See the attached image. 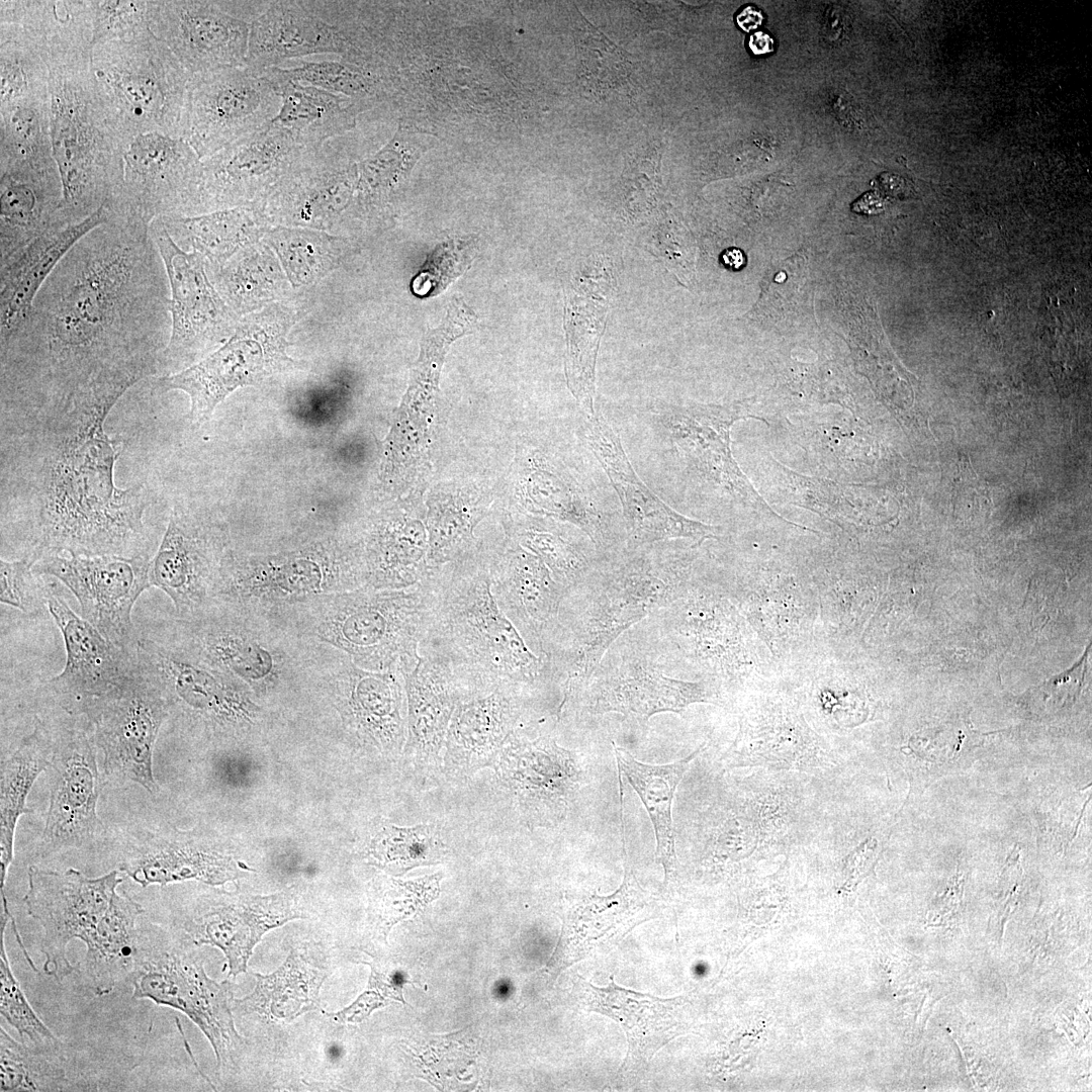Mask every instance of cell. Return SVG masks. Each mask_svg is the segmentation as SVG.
Listing matches in <instances>:
<instances>
[{"label":"cell","instance_id":"cell-43","mask_svg":"<svg viewBox=\"0 0 1092 1092\" xmlns=\"http://www.w3.org/2000/svg\"><path fill=\"white\" fill-rule=\"evenodd\" d=\"M59 171L53 152L50 93L0 108V176Z\"/></svg>","mask_w":1092,"mask_h":1092},{"label":"cell","instance_id":"cell-62","mask_svg":"<svg viewBox=\"0 0 1092 1092\" xmlns=\"http://www.w3.org/2000/svg\"><path fill=\"white\" fill-rule=\"evenodd\" d=\"M736 19L740 28L744 31H750L761 25L763 16L755 7L747 6L737 15Z\"/></svg>","mask_w":1092,"mask_h":1092},{"label":"cell","instance_id":"cell-32","mask_svg":"<svg viewBox=\"0 0 1092 1092\" xmlns=\"http://www.w3.org/2000/svg\"><path fill=\"white\" fill-rule=\"evenodd\" d=\"M530 690L503 685L487 693H459L447 734V760L470 771L500 753L521 714L523 695Z\"/></svg>","mask_w":1092,"mask_h":1092},{"label":"cell","instance_id":"cell-2","mask_svg":"<svg viewBox=\"0 0 1092 1092\" xmlns=\"http://www.w3.org/2000/svg\"><path fill=\"white\" fill-rule=\"evenodd\" d=\"M144 378L132 369L101 376L63 411L20 419L13 438L2 441V496L16 505L24 555L151 554L150 492L115 484L124 443L104 431L111 408Z\"/></svg>","mask_w":1092,"mask_h":1092},{"label":"cell","instance_id":"cell-60","mask_svg":"<svg viewBox=\"0 0 1092 1092\" xmlns=\"http://www.w3.org/2000/svg\"><path fill=\"white\" fill-rule=\"evenodd\" d=\"M468 262L467 248L461 242L442 245L415 277L414 293L419 296L437 294L467 267Z\"/></svg>","mask_w":1092,"mask_h":1092},{"label":"cell","instance_id":"cell-52","mask_svg":"<svg viewBox=\"0 0 1092 1092\" xmlns=\"http://www.w3.org/2000/svg\"><path fill=\"white\" fill-rule=\"evenodd\" d=\"M418 136L399 127L377 153L358 163L357 189L366 202L380 203L413 168L422 155Z\"/></svg>","mask_w":1092,"mask_h":1092},{"label":"cell","instance_id":"cell-46","mask_svg":"<svg viewBox=\"0 0 1092 1092\" xmlns=\"http://www.w3.org/2000/svg\"><path fill=\"white\" fill-rule=\"evenodd\" d=\"M525 468L523 491L533 513L568 522L598 547L605 546L602 515L574 478L536 455L528 458Z\"/></svg>","mask_w":1092,"mask_h":1092},{"label":"cell","instance_id":"cell-11","mask_svg":"<svg viewBox=\"0 0 1092 1092\" xmlns=\"http://www.w3.org/2000/svg\"><path fill=\"white\" fill-rule=\"evenodd\" d=\"M169 714L161 690L139 661L133 674L120 688L90 707L84 716L92 725L107 779L119 784L135 783L153 795L159 792L153 751Z\"/></svg>","mask_w":1092,"mask_h":1092},{"label":"cell","instance_id":"cell-31","mask_svg":"<svg viewBox=\"0 0 1092 1092\" xmlns=\"http://www.w3.org/2000/svg\"><path fill=\"white\" fill-rule=\"evenodd\" d=\"M109 218L110 210L103 206L78 223L46 232L0 261V341L23 323L37 292L71 248Z\"/></svg>","mask_w":1092,"mask_h":1092},{"label":"cell","instance_id":"cell-18","mask_svg":"<svg viewBox=\"0 0 1092 1092\" xmlns=\"http://www.w3.org/2000/svg\"><path fill=\"white\" fill-rule=\"evenodd\" d=\"M49 584L47 609L65 643L63 670L48 681L59 705L72 715H85L90 707L120 688L135 671L136 651L121 648L78 616Z\"/></svg>","mask_w":1092,"mask_h":1092},{"label":"cell","instance_id":"cell-14","mask_svg":"<svg viewBox=\"0 0 1092 1092\" xmlns=\"http://www.w3.org/2000/svg\"><path fill=\"white\" fill-rule=\"evenodd\" d=\"M152 556L46 555L35 561L33 570L64 583L79 602L82 618L117 646L134 651L140 638L131 611L152 587Z\"/></svg>","mask_w":1092,"mask_h":1092},{"label":"cell","instance_id":"cell-27","mask_svg":"<svg viewBox=\"0 0 1092 1092\" xmlns=\"http://www.w3.org/2000/svg\"><path fill=\"white\" fill-rule=\"evenodd\" d=\"M301 917L292 895L284 892L203 904L182 928L194 944L220 949L228 961L229 975L236 977L246 972L254 947L268 930Z\"/></svg>","mask_w":1092,"mask_h":1092},{"label":"cell","instance_id":"cell-6","mask_svg":"<svg viewBox=\"0 0 1092 1092\" xmlns=\"http://www.w3.org/2000/svg\"><path fill=\"white\" fill-rule=\"evenodd\" d=\"M91 67L130 141L149 132L182 139L191 76L150 29L96 44Z\"/></svg>","mask_w":1092,"mask_h":1092},{"label":"cell","instance_id":"cell-45","mask_svg":"<svg viewBox=\"0 0 1092 1092\" xmlns=\"http://www.w3.org/2000/svg\"><path fill=\"white\" fill-rule=\"evenodd\" d=\"M726 757L728 766L763 765L810 770L831 765L826 751L799 721L779 726H753L743 720Z\"/></svg>","mask_w":1092,"mask_h":1092},{"label":"cell","instance_id":"cell-64","mask_svg":"<svg viewBox=\"0 0 1092 1092\" xmlns=\"http://www.w3.org/2000/svg\"><path fill=\"white\" fill-rule=\"evenodd\" d=\"M724 264L731 269H739L744 264V257L740 250L729 249L726 250L722 256Z\"/></svg>","mask_w":1092,"mask_h":1092},{"label":"cell","instance_id":"cell-20","mask_svg":"<svg viewBox=\"0 0 1092 1092\" xmlns=\"http://www.w3.org/2000/svg\"><path fill=\"white\" fill-rule=\"evenodd\" d=\"M586 440L620 498L632 550L670 539H688L697 547L719 537V527L677 513L641 480L619 435L602 415L588 417Z\"/></svg>","mask_w":1092,"mask_h":1092},{"label":"cell","instance_id":"cell-56","mask_svg":"<svg viewBox=\"0 0 1092 1092\" xmlns=\"http://www.w3.org/2000/svg\"><path fill=\"white\" fill-rule=\"evenodd\" d=\"M261 256L211 266L215 278L212 282L223 299L237 306L246 305L247 299L263 298L272 291L279 273L273 259Z\"/></svg>","mask_w":1092,"mask_h":1092},{"label":"cell","instance_id":"cell-40","mask_svg":"<svg viewBox=\"0 0 1092 1092\" xmlns=\"http://www.w3.org/2000/svg\"><path fill=\"white\" fill-rule=\"evenodd\" d=\"M54 730L36 719L33 730L1 762L0 771V895L13 860L14 836L20 816L29 813L26 799L37 777L52 762Z\"/></svg>","mask_w":1092,"mask_h":1092},{"label":"cell","instance_id":"cell-37","mask_svg":"<svg viewBox=\"0 0 1092 1092\" xmlns=\"http://www.w3.org/2000/svg\"><path fill=\"white\" fill-rule=\"evenodd\" d=\"M0 261L53 229L61 218L63 185L60 172L0 176Z\"/></svg>","mask_w":1092,"mask_h":1092},{"label":"cell","instance_id":"cell-29","mask_svg":"<svg viewBox=\"0 0 1092 1092\" xmlns=\"http://www.w3.org/2000/svg\"><path fill=\"white\" fill-rule=\"evenodd\" d=\"M166 827L141 831L121 851L118 871L143 887L197 880L221 885L239 876L233 858Z\"/></svg>","mask_w":1092,"mask_h":1092},{"label":"cell","instance_id":"cell-12","mask_svg":"<svg viewBox=\"0 0 1092 1092\" xmlns=\"http://www.w3.org/2000/svg\"><path fill=\"white\" fill-rule=\"evenodd\" d=\"M311 151L271 122L201 160L187 216L262 202Z\"/></svg>","mask_w":1092,"mask_h":1092},{"label":"cell","instance_id":"cell-34","mask_svg":"<svg viewBox=\"0 0 1092 1092\" xmlns=\"http://www.w3.org/2000/svg\"><path fill=\"white\" fill-rule=\"evenodd\" d=\"M607 264L589 267L576 281L567 302V382L587 417L596 414V362L613 288Z\"/></svg>","mask_w":1092,"mask_h":1092},{"label":"cell","instance_id":"cell-28","mask_svg":"<svg viewBox=\"0 0 1092 1092\" xmlns=\"http://www.w3.org/2000/svg\"><path fill=\"white\" fill-rule=\"evenodd\" d=\"M484 558L491 592L527 645L540 652L541 636L557 616L567 590L537 556L505 543Z\"/></svg>","mask_w":1092,"mask_h":1092},{"label":"cell","instance_id":"cell-1","mask_svg":"<svg viewBox=\"0 0 1092 1092\" xmlns=\"http://www.w3.org/2000/svg\"><path fill=\"white\" fill-rule=\"evenodd\" d=\"M150 224L112 215L82 237L1 344V411L58 413L95 379L126 368L161 375L170 289Z\"/></svg>","mask_w":1092,"mask_h":1092},{"label":"cell","instance_id":"cell-26","mask_svg":"<svg viewBox=\"0 0 1092 1092\" xmlns=\"http://www.w3.org/2000/svg\"><path fill=\"white\" fill-rule=\"evenodd\" d=\"M171 644L252 686L273 682L283 671L280 652L249 631L229 608L175 621Z\"/></svg>","mask_w":1092,"mask_h":1092},{"label":"cell","instance_id":"cell-3","mask_svg":"<svg viewBox=\"0 0 1092 1092\" xmlns=\"http://www.w3.org/2000/svg\"><path fill=\"white\" fill-rule=\"evenodd\" d=\"M471 555L437 567L422 580L426 613L420 654L446 660L468 693L550 684L544 657L532 651L499 609L484 558Z\"/></svg>","mask_w":1092,"mask_h":1092},{"label":"cell","instance_id":"cell-53","mask_svg":"<svg viewBox=\"0 0 1092 1092\" xmlns=\"http://www.w3.org/2000/svg\"><path fill=\"white\" fill-rule=\"evenodd\" d=\"M294 286L320 277L331 265V238L322 232L279 225L266 233Z\"/></svg>","mask_w":1092,"mask_h":1092},{"label":"cell","instance_id":"cell-55","mask_svg":"<svg viewBox=\"0 0 1092 1092\" xmlns=\"http://www.w3.org/2000/svg\"><path fill=\"white\" fill-rule=\"evenodd\" d=\"M13 918L12 914H1L0 924V1012L2 1017L14 1027L24 1039L36 1045H52L61 1042L52 1030L38 1017L24 995L15 978L6 951L5 930Z\"/></svg>","mask_w":1092,"mask_h":1092},{"label":"cell","instance_id":"cell-21","mask_svg":"<svg viewBox=\"0 0 1092 1092\" xmlns=\"http://www.w3.org/2000/svg\"><path fill=\"white\" fill-rule=\"evenodd\" d=\"M753 418L740 405L668 406L656 420L671 445L704 477L736 499L768 509L734 460L730 449L733 424Z\"/></svg>","mask_w":1092,"mask_h":1092},{"label":"cell","instance_id":"cell-42","mask_svg":"<svg viewBox=\"0 0 1092 1092\" xmlns=\"http://www.w3.org/2000/svg\"><path fill=\"white\" fill-rule=\"evenodd\" d=\"M273 74L280 85L281 105L272 122L287 130L307 149H318L355 125L361 109L356 102L311 85L280 79Z\"/></svg>","mask_w":1092,"mask_h":1092},{"label":"cell","instance_id":"cell-38","mask_svg":"<svg viewBox=\"0 0 1092 1092\" xmlns=\"http://www.w3.org/2000/svg\"><path fill=\"white\" fill-rule=\"evenodd\" d=\"M407 702L408 747L419 756L438 753L459 698L458 681L446 660L421 654L416 668L403 675Z\"/></svg>","mask_w":1092,"mask_h":1092},{"label":"cell","instance_id":"cell-23","mask_svg":"<svg viewBox=\"0 0 1092 1092\" xmlns=\"http://www.w3.org/2000/svg\"><path fill=\"white\" fill-rule=\"evenodd\" d=\"M587 688L588 710L596 714L616 712L647 720L663 713H680L696 703H715L717 693L705 681H688L665 675L650 659L626 656L608 668L602 665Z\"/></svg>","mask_w":1092,"mask_h":1092},{"label":"cell","instance_id":"cell-22","mask_svg":"<svg viewBox=\"0 0 1092 1092\" xmlns=\"http://www.w3.org/2000/svg\"><path fill=\"white\" fill-rule=\"evenodd\" d=\"M624 878L611 895H590L573 903L565 912L555 951L548 964L551 975L584 959L598 948L620 941L638 924L653 918L656 898L638 883L628 861L622 828Z\"/></svg>","mask_w":1092,"mask_h":1092},{"label":"cell","instance_id":"cell-19","mask_svg":"<svg viewBox=\"0 0 1092 1092\" xmlns=\"http://www.w3.org/2000/svg\"><path fill=\"white\" fill-rule=\"evenodd\" d=\"M92 735L77 727L54 731V769L40 845L44 850L80 847L104 830L97 815L103 788Z\"/></svg>","mask_w":1092,"mask_h":1092},{"label":"cell","instance_id":"cell-15","mask_svg":"<svg viewBox=\"0 0 1092 1092\" xmlns=\"http://www.w3.org/2000/svg\"><path fill=\"white\" fill-rule=\"evenodd\" d=\"M229 557L221 529L175 507L150 560V581L171 599L179 619H192L219 606Z\"/></svg>","mask_w":1092,"mask_h":1092},{"label":"cell","instance_id":"cell-35","mask_svg":"<svg viewBox=\"0 0 1092 1092\" xmlns=\"http://www.w3.org/2000/svg\"><path fill=\"white\" fill-rule=\"evenodd\" d=\"M582 999L589 1011L604 1014L624 1029L629 1043L625 1065L647 1063L682 1029V1002L662 999L618 986L595 987L581 980Z\"/></svg>","mask_w":1092,"mask_h":1092},{"label":"cell","instance_id":"cell-47","mask_svg":"<svg viewBox=\"0 0 1092 1092\" xmlns=\"http://www.w3.org/2000/svg\"><path fill=\"white\" fill-rule=\"evenodd\" d=\"M255 976L254 992L244 999L234 1000L235 1006L276 1019H293L312 1009L327 977L304 952L294 950L276 972Z\"/></svg>","mask_w":1092,"mask_h":1092},{"label":"cell","instance_id":"cell-48","mask_svg":"<svg viewBox=\"0 0 1092 1092\" xmlns=\"http://www.w3.org/2000/svg\"><path fill=\"white\" fill-rule=\"evenodd\" d=\"M61 1042L36 1045L16 1041L0 1027V1091L76 1090L63 1058Z\"/></svg>","mask_w":1092,"mask_h":1092},{"label":"cell","instance_id":"cell-17","mask_svg":"<svg viewBox=\"0 0 1092 1092\" xmlns=\"http://www.w3.org/2000/svg\"><path fill=\"white\" fill-rule=\"evenodd\" d=\"M234 2L150 0L149 27L190 75L247 65L250 22Z\"/></svg>","mask_w":1092,"mask_h":1092},{"label":"cell","instance_id":"cell-54","mask_svg":"<svg viewBox=\"0 0 1092 1092\" xmlns=\"http://www.w3.org/2000/svg\"><path fill=\"white\" fill-rule=\"evenodd\" d=\"M511 533L544 562L554 579L566 590L584 579L588 570L585 556L558 531L529 523L516 525Z\"/></svg>","mask_w":1092,"mask_h":1092},{"label":"cell","instance_id":"cell-8","mask_svg":"<svg viewBox=\"0 0 1092 1092\" xmlns=\"http://www.w3.org/2000/svg\"><path fill=\"white\" fill-rule=\"evenodd\" d=\"M290 320L272 306L242 320L232 337L213 353L179 372L159 376L156 388L181 390L190 397V419L206 422L234 390L295 365L286 354Z\"/></svg>","mask_w":1092,"mask_h":1092},{"label":"cell","instance_id":"cell-44","mask_svg":"<svg viewBox=\"0 0 1092 1092\" xmlns=\"http://www.w3.org/2000/svg\"><path fill=\"white\" fill-rule=\"evenodd\" d=\"M703 745L672 763L652 765L637 760L629 751L614 745L619 770L641 799L652 823L656 838V859L668 878L674 870L675 839L671 808L675 790L691 761Z\"/></svg>","mask_w":1092,"mask_h":1092},{"label":"cell","instance_id":"cell-61","mask_svg":"<svg viewBox=\"0 0 1092 1092\" xmlns=\"http://www.w3.org/2000/svg\"><path fill=\"white\" fill-rule=\"evenodd\" d=\"M885 201L877 192H867L852 203V210L859 213L875 214L884 209Z\"/></svg>","mask_w":1092,"mask_h":1092},{"label":"cell","instance_id":"cell-13","mask_svg":"<svg viewBox=\"0 0 1092 1092\" xmlns=\"http://www.w3.org/2000/svg\"><path fill=\"white\" fill-rule=\"evenodd\" d=\"M28 889L23 898L27 914L42 930L40 951L43 972L61 983L74 966L67 958L68 943L82 941L106 913L112 895L123 881L119 871L88 878L75 869L64 872L30 866Z\"/></svg>","mask_w":1092,"mask_h":1092},{"label":"cell","instance_id":"cell-10","mask_svg":"<svg viewBox=\"0 0 1092 1092\" xmlns=\"http://www.w3.org/2000/svg\"><path fill=\"white\" fill-rule=\"evenodd\" d=\"M150 235L164 263L170 289L171 329L161 375L179 372L221 343L237 328L234 314L208 277L204 257L179 247L160 217Z\"/></svg>","mask_w":1092,"mask_h":1092},{"label":"cell","instance_id":"cell-5","mask_svg":"<svg viewBox=\"0 0 1092 1092\" xmlns=\"http://www.w3.org/2000/svg\"><path fill=\"white\" fill-rule=\"evenodd\" d=\"M303 604L312 608V635L343 651L361 668L405 675L421 660L426 613L423 581L399 589L363 586Z\"/></svg>","mask_w":1092,"mask_h":1092},{"label":"cell","instance_id":"cell-33","mask_svg":"<svg viewBox=\"0 0 1092 1092\" xmlns=\"http://www.w3.org/2000/svg\"><path fill=\"white\" fill-rule=\"evenodd\" d=\"M333 673L345 718L356 734L374 743L399 745L405 732L403 675L361 668L346 655Z\"/></svg>","mask_w":1092,"mask_h":1092},{"label":"cell","instance_id":"cell-7","mask_svg":"<svg viewBox=\"0 0 1092 1092\" xmlns=\"http://www.w3.org/2000/svg\"><path fill=\"white\" fill-rule=\"evenodd\" d=\"M132 997L181 1011L203 1032L223 1071L235 1063L243 1040L235 1027L233 993L226 981L209 978L201 962L159 934L140 927Z\"/></svg>","mask_w":1092,"mask_h":1092},{"label":"cell","instance_id":"cell-4","mask_svg":"<svg viewBox=\"0 0 1092 1092\" xmlns=\"http://www.w3.org/2000/svg\"><path fill=\"white\" fill-rule=\"evenodd\" d=\"M49 69L51 138L63 185L61 218L71 225L118 195L131 141L95 77L91 59Z\"/></svg>","mask_w":1092,"mask_h":1092},{"label":"cell","instance_id":"cell-63","mask_svg":"<svg viewBox=\"0 0 1092 1092\" xmlns=\"http://www.w3.org/2000/svg\"><path fill=\"white\" fill-rule=\"evenodd\" d=\"M749 48L754 55H764L774 51V40L767 33L757 31L750 36Z\"/></svg>","mask_w":1092,"mask_h":1092},{"label":"cell","instance_id":"cell-24","mask_svg":"<svg viewBox=\"0 0 1092 1092\" xmlns=\"http://www.w3.org/2000/svg\"><path fill=\"white\" fill-rule=\"evenodd\" d=\"M357 182L358 163L326 144L309 152L261 205L269 219L329 226L346 208Z\"/></svg>","mask_w":1092,"mask_h":1092},{"label":"cell","instance_id":"cell-36","mask_svg":"<svg viewBox=\"0 0 1092 1092\" xmlns=\"http://www.w3.org/2000/svg\"><path fill=\"white\" fill-rule=\"evenodd\" d=\"M0 22L20 27L48 66L91 59L90 0H1Z\"/></svg>","mask_w":1092,"mask_h":1092},{"label":"cell","instance_id":"cell-39","mask_svg":"<svg viewBox=\"0 0 1092 1092\" xmlns=\"http://www.w3.org/2000/svg\"><path fill=\"white\" fill-rule=\"evenodd\" d=\"M144 913L140 903L115 892L106 913L84 939V972L96 996L110 994L132 975L139 956L138 922Z\"/></svg>","mask_w":1092,"mask_h":1092},{"label":"cell","instance_id":"cell-25","mask_svg":"<svg viewBox=\"0 0 1092 1092\" xmlns=\"http://www.w3.org/2000/svg\"><path fill=\"white\" fill-rule=\"evenodd\" d=\"M335 54L359 62L361 56L343 31L317 9L314 1H272L250 22L247 65L280 67L286 61Z\"/></svg>","mask_w":1092,"mask_h":1092},{"label":"cell","instance_id":"cell-30","mask_svg":"<svg viewBox=\"0 0 1092 1092\" xmlns=\"http://www.w3.org/2000/svg\"><path fill=\"white\" fill-rule=\"evenodd\" d=\"M503 777L530 816L560 814L574 792L577 770L571 753L548 736L528 740L515 730L499 754Z\"/></svg>","mask_w":1092,"mask_h":1092},{"label":"cell","instance_id":"cell-49","mask_svg":"<svg viewBox=\"0 0 1092 1092\" xmlns=\"http://www.w3.org/2000/svg\"><path fill=\"white\" fill-rule=\"evenodd\" d=\"M50 69L18 26L0 22V108L49 94Z\"/></svg>","mask_w":1092,"mask_h":1092},{"label":"cell","instance_id":"cell-57","mask_svg":"<svg viewBox=\"0 0 1092 1092\" xmlns=\"http://www.w3.org/2000/svg\"><path fill=\"white\" fill-rule=\"evenodd\" d=\"M92 9V49L99 43L127 39L147 30L148 1L90 0Z\"/></svg>","mask_w":1092,"mask_h":1092},{"label":"cell","instance_id":"cell-9","mask_svg":"<svg viewBox=\"0 0 1092 1092\" xmlns=\"http://www.w3.org/2000/svg\"><path fill=\"white\" fill-rule=\"evenodd\" d=\"M280 105L271 69L245 65L193 75L181 138L203 160L270 124Z\"/></svg>","mask_w":1092,"mask_h":1092},{"label":"cell","instance_id":"cell-41","mask_svg":"<svg viewBox=\"0 0 1092 1092\" xmlns=\"http://www.w3.org/2000/svg\"><path fill=\"white\" fill-rule=\"evenodd\" d=\"M160 218L178 246L192 247L211 265L226 262L241 247L265 234L269 220L260 203Z\"/></svg>","mask_w":1092,"mask_h":1092},{"label":"cell","instance_id":"cell-59","mask_svg":"<svg viewBox=\"0 0 1092 1092\" xmlns=\"http://www.w3.org/2000/svg\"><path fill=\"white\" fill-rule=\"evenodd\" d=\"M441 875H433L416 881L390 880L379 902V923L386 933L401 919L407 918L438 897Z\"/></svg>","mask_w":1092,"mask_h":1092},{"label":"cell","instance_id":"cell-58","mask_svg":"<svg viewBox=\"0 0 1092 1092\" xmlns=\"http://www.w3.org/2000/svg\"><path fill=\"white\" fill-rule=\"evenodd\" d=\"M33 555L15 560H0V601L30 616L47 608L49 584L44 585L33 570Z\"/></svg>","mask_w":1092,"mask_h":1092},{"label":"cell","instance_id":"cell-16","mask_svg":"<svg viewBox=\"0 0 1092 1092\" xmlns=\"http://www.w3.org/2000/svg\"><path fill=\"white\" fill-rule=\"evenodd\" d=\"M200 167V158L183 139L140 134L124 154L122 188L105 206L112 214L148 224L162 216H187Z\"/></svg>","mask_w":1092,"mask_h":1092},{"label":"cell","instance_id":"cell-51","mask_svg":"<svg viewBox=\"0 0 1092 1092\" xmlns=\"http://www.w3.org/2000/svg\"><path fill=\"white\" fill-rule=\"evenodd\" d=\"M444 850V843L433 826L386 825L372 839L368 854L372 864L400 875L418 866L437 863Z\"/></svg>","mask_w":1092,"mask_h":1092},{"label":"cell","instance_id":"cell-50","mask_svg":"<svg viewBox=\"0 0 1092 1092\" xmlns=\"http://www.w3.org/2000/svg\"><path fill=\"white\" fill-rule=\"evenodd\" d=\"M275 75L311 85L356 102L361 107L367 101L384 95L386 84L374 66L341 59L340 61L304 62L294 67L271 68Z\"/></svg>","mask_w":1092,"mask_h":1092}]
</instances>
